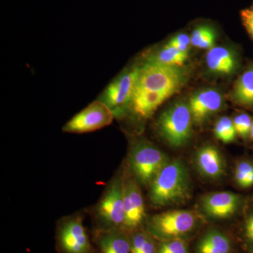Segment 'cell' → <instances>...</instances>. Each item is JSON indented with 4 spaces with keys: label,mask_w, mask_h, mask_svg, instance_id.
<instances>
[{
    "label": "cell",
    "mask_w": 253,
    "mask_h": 253,
    "mask_svg": "<svg viewBox=\"0 0 253 253\" xmlns=\"http://www.w3.org/2000/svg\"><path fill=\"white\" fill-rule=\"evenodd\" d=\"M149 187L150 202L156 208L181 206L191 199L192 194L188 168L178 159L169 161Z\"/></svg>",
    "instance_id": "1"
},
{
    "label": "cell",
    "mask_w": 253,
    "mask_h": 253,
    "mask_svg": "<svg viewBox=\"0 0 253 253\" xmlns=\"http://www.w3.org/2000/svg\"><path fill=\"white\" fill-rule=\"evenodd\" d=\"M201 218L194 211L174 210L151 216L146 220V230L160 242L184 240L196 230Z\"/></svg>",
    "instance_id": "2"
},
{
    "label": "cell",
    "mask_w": 253,
    "mask_h": 253,
    "mask_svg": "<svg viewBox=\"0 0 253 253\" xmlns=\"http://www.w3.org/2000/svg\"><path fill=\"white\" fill-rule=\"evenodd\" d=\"M94 231L124 229L123 173L113 176L106 186L99 202L92 209Z\"/></svg>",
    "instance_id": "3"
},
{
    "label": "cell",
    "mask_w": 253,
    "mask_h": 253,
    "mask_svg": "<svg viewBox=\"0 0 253 253\" xmlns=\"http://www.w3.org/2000/svg\"><path fill=\"white\" fill-rule=\"evenodd\" d=\"M186 79L182 66L144 61L139 66L136 88L174 95L184 86Z\"/></svg>",
    "instance_id": "4"
},
{
    "label": "cell",
    "mask_w": 253,
    "mask_h": 253,
    "mask_svg": "<svg viewBox=\"0 0 253 253\" xmlns=\"http://www.w3.org/2000/svg\"><path fill=\"white\" fill-rule=\"evenodd\" d=\"M169 161L165 153L149 141L137 139L131 145L129 151V172L139 184L149 187Z\"/></svg>",
    "instance_id": "5"
},
{
    "label": "cell",
    "mask_w": 253,
    "mask_h": 253,
    "mask_svg": "<svg viewBox=\"0 0 253 253\" xmlns=\"http://www.w3.org/2000/svg\"><path fill=\"white\" fill-rule=\"evenodd\" d=\"M193 123L189 105L176 102L158 118V132L172 147H183L191 139Z\"/></svg>",
    "instance_id": "6"
},
{
    "label": "cell",
    "mask_w": 253,
    "mask_h": 253,
    "mask_svg": "<svg viewBox=\"0 0 253 253\" xmlns=\"http://www.w3.org/2000/svg\"><path fill=\"white\" fill-rule=\"evenodd\" d=\"M81 214L66 216L58 221L55 243L58 253H99L91 243Z\"/></svg>",
    "instance_id": "7"
},
{
    "label": "cell",
    "mask_w": 253,
    "mask_h": 253,
    "mask_svg": "<svg viewBox=\"0 0 253 253\" xmlns=\"http://www.w3.org/2000/svg\"><path fill=\"white\" fill-rule=\"evenodd\" d=\"M139 66L126 70L106 88L99 100L112 111L115 118L121 117L127 109L137 81Z\"/></svg>",
    "instance_id": "8"
},
{
    "label": "cell",
    "mask_w": 253,
    "mask_h": 253,
    "mask_svg": "<svg viewBox=\"0 0 253 253\" xmlns=\"http://www.w3.org/2000/svg\"><path fill=\"white\" fill-rule=\"evenodd\" d=\"M114 114L101 100L91 103L73 116L63 127V131L73 134L91 132L110 126Z\"/></svg>",
    "instance_id": "9"
},
{
    "label": "cell",
    "mask_w": 253,
    "mask_h": 253,
    "mask_svg": "<svg viewBox=\"0 0 253 253\" xmlns=\"http://www.w3.org/2000/svg\"><path fill=\"white\" fill-rule=\"evenodd\" d=\"M124 229L127 231L141 228L146 220V208L140 186L134 176L123 173Z\"/></svg>",
    "instance_id": "10"
},
{
    "label": "cell",
    "mask_w": 253,
    "mask_h": 253,
    "mask_svg": "<svg viewBox=\"0 0 253 253\" xmlns=\"http://www.w3.org/2000/svg\"><path fill=\"white\" fill-rule=\"evenodd\" d=\"M242 204L241 196L231 191L211 193L204 196L201 202L205 214L215 219L234 217L241 209Z\"/></svg>",
    "instance_id": "11"
},
{
    "label": "cell",
    "mask_w": 253,
    "mask_h": 253,
    "mask_svg": "<svg viewBox=\"0 0 253 253\" xmlns=\"http://www.w3.org/2000/svg\"><path fill=\"white\" fill-rule=\"evenodd\" d=\"M222 96L219 91L206 89L196 92L190 98L189 106L193 122L202 125L222 107Z\"/></svg>",
    "instance_id": "12"
},
{
    "label": "cell",
    "mask_w": 253,
    "mask_h": 253,
    "mask_svg": "<svg viewBox=\"0 0 253 253\" xmlns=\"http://www.w3.org/2000/svg\"><path fill=\"white\" fill-rule=\"evenodd\" d=\"M198 170L205 177L218 179L225 174V162L219 150L214 146L206 145L200 148L195 156Z\"/></svg>",
    "instance_id": "13"
},
{
    "label": "cell",
    "mask_w": 253,
    "mask_h": 253,
    "mask_svg": "<svg viewBox=\"0 0 253 253\" xmlns=\"http://www.w3.org/2000/svg\"><path fill=\"white\" fill-rule=\"evenodd\" d=\"M206 64L213 74L231 76L239 68V60L234 50L226 46H213L206 54Z\"/></svg>",
    "instance_id": "14"
},
{
    "label": "cell",
    "mask_w": 253,
    "mask_h": 253,
    "mask_svg": "<svg viewBox=\"0 0 253 253\" xmlns=\"http://www.w3.org/2000/svg\"><path fill=\"white\" fill-rule=\"evenodd\" d=\"M93 241L99 253H131L129 232L125 229L94 231Z\"/></svg>",
    "instance_id": "15"
},
{
    "label": "cell",
    "mask_w": 253,
    "mask_h": 253,
    "mask_svg": "<svg viewBox=\"0 0 253 253\" xmlns=\"http://www.w3.org/2000/svg\"><path fill=\"white\" fill-rule=\"evenodd\" d=\"M172 94L154 92L135 88L128 108L136 117L148 119Z\"/></svg>",
    "instance_id": "16"
},
{
    "label": "cell",
    "mask_w": 253,
    "mask_h": 253,
    "mask_svg": "<svg viewBox=\"0 0 253 253\" xmlns=\"http://www.w3.org/2000/svg\"><path fill=\"white\" fill-rule=\"evenodd\" d=\"M231 240L217 229L208 231L196 245V253H232Z\"/></svg>",
    "instance_id": "17"
},
{
    "label": "cell",
    "mask_w": 253,
    "mask_h": 253,
    "mask_svg": "<svg viewBox=\"0 0 253 253\" xmlns=\"http://www.w3.org/2000/svg\"><path fill=\"white\" fill-rule=\"evenodd\" d=\"M231 96L236 104L253 109V64L236 82Z\"/></svg>",
    "instance_id": "18"
},
{
    "label": "cell",
    "mask_w": 253,
    "mask_h": 253,
    "mask_svg": "<svg viewBox=\"0 0 253 253\" xmlns=\"http://www.w3.org/2000/svg\"><path fill=\"white\" fill-rule=\"evenodd\" d=\"M189 57V53L184 52L174 46L166 44L161 49L146 56L145 61L161 63L169 66H182Z\"/></svg>",
    "instance_id": "19"
},
{
    "label": "cell",
    "mask_w": 253,
    "mask_h": 253,
    "mask_svg": "<svg viewBox=\"0 0 253 253\" xmlns=\"http://www.w3.org/2000/svg\"><path fill=\"white\" fill-rule=\"evenodd\" d=\"M131 253H157L156 239L146 229H139L129 231Z\"/></svg>",
    "instance_id": "20"
},
{
    "label": "cell",
    "mask_w": 253,
    "mask_h": 253,
    "mask_svg": "<svg viewBox=\"0 0 253 253\" xmlns=\"http://www.w3.org/2000/svg\"><path fill=\"white\" fill-rule=\"evenodd\" d=\"M214 134L218 140L224 144L234 142L238 136L233 120L227 116H223L216 122Z\"/></svg>",
    "instance_id": "21"
},
{
    "label": "cell",
    "mask_w": 253,
    "mask_h": 253,
    "mask_svg": "<svg viewBox=\"0 0 253 253\" xmlns=\"http://www.w3.org/2000/svg\"><path fill=\"white\" fill-rule=\"evenodd\" d=\"M236 184L243 189L253 186V162L248 160L239 161L234 170Z\"/></svg>",
    "instance_id": "22"
},
{
    "label": "cell",
    "mask_w": 253,
    "mask_h": 253,
    "mask_svg": "<svg viewBox=\"0 0 253 253\" xmlns=\"http://www.w3.org/2000/svg\"><path fill=\"white\" fill-rule=\"evenodd\" d=\"M237 135L243 139H248L251 136L253 119L247 113H241L233 119Z\"/></svg>",
    "instance_id": "23"
},
{
    "label": "cell",
    "mask_w": 253,
    "mask_h": 253,
    "mask_svg": "<svg viewBox=\"0 0 253 253\" xmlns=\"http://www.w3.org/2000/svg\"><path fill=\"white\" fill-rule=\"evenodd\" d=\"M157 253H190L185 241L181 239L169 240L161 242Z\"/></svg>",
    "instance_id": "24"
},
{
    "label": "cell",
    "mask_w": 253,
    "mask_h": 253,
    "mask_svg": "<svg viewBox=\"0 0 253 253\" xmlns=\"http://www.w3.org/2000/svg\"><path fill=\"white\" fill-rule=\"evenodd\" d=\"M166 44L174 46L184 52L189 53L190 46L191 45V36H188L185 33L176 35L171 38L170 41Z\"/></svg>",
    "instance_id": "25"
},
{
    "label": "cell",
    "mask_w": 253,
    "mask_h": 253,
    "mask_svg": "<svg viewBox=\"0 0 253 253\" xmlns=\"http://www.w3.org/2000/svg\"><path fill=\"white\" fill-rule=\"evenodd\" d=\"M244 239L249 252L253 253V212L248 216L244 226Z\"/></svg>",
    "instance_id": "26"
},
{
    "label": "cell",
    "mask_w": 253,
    "mask_h": 253,
    "mask_svg": "<svg viewBox=\"0 0 253 253\" xmlns=\"http://www.w3.org/2000/svg\"><path fill=\"white\" fill-rule=\"evenodd\" d=\"M241 18L245 28L253 40V8L242 10Z\"/></svg>",
    "instance_id": "27"
},
{
    "label": "cell",
    "mask_w": 253,
    "mask_h": 253,
    "mask_svg": "<svg viewBox=\"0 0 253 253\" xmlns=\"http://www.w3.org/2000/svg\"><path fill=\"white\" fill-rule=\"evenodd\" d=\"M215 39V32H214L212 28H211L209 31L205 35L204 38L200 42L197 47L202 49H211V48L214 46Z\"/></svg>",
    "instance_id": "28"
},
{
    "label": "cell",
    "mask_w": 253,
    "mask_h": 253,
    "mask_svg": "<svg viewBox=\"0 0 253 253\" xmlns=\"http://www.w3.org/2000/svg\"><path fill=\"white\" fill-rule=\"evenodd\" d=\"M211 28L208 26H201L199 27L196 28L193 31L192 34L191 36V45L197 47L200 42L204 38L205 35L209 31Z\"/></svg>",
    "instance_id": "29"
},
{
    "label": "cell",
    "mask_w": 253,
    "mask_h": 253,
    "mask_svg": "<svg viewBox=\"0 0 253 253\" xmlns=\"http://www.w3.org/2000/svg\"><path fill=\"white\" fill-rule=\"evenodd\" d=\"M250 137L251 138V139H252V141L253 142V119L252 128H251V136H250Z\"/></svg>",
    "instance_id": "30"
},
{
    "label": "cell",
    "mask_w": 253,
    "mask_h": 253,
    "mask_svg": "<svg viewBox=\"0 0 253 253\" xmlns=\"http://www.w3.org/2000/svg\"></svg>",
    "instance_id": "31"
}]
</instances>
